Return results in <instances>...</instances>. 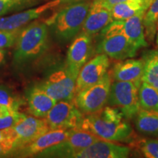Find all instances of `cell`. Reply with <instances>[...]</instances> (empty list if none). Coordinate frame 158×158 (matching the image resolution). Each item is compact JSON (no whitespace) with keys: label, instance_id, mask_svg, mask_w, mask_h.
Wrapping results in <instances>:
<instances>
[{"label":"cell","instance_id":"obj_1","mask_svg":"<svg viewBox=\"0 0 158 158\" xmlns=\"http://www.w3.org/2000/svg\"><path fill=\"white\" fill-rule=\"evenodd\" d=\"M79 127L106 141L130 142L134 139L131 125L119 110L111 106L84 116Z\"/></svg>","mask_w":158,"mask_h":158},{"label":"cell","instance_id":"obj_2","mask_svg":"<svg viewBox=\"0 0 158 158\" xmlns=\"http://www.w3.org/2000/svg\"><path fill=\"white\" fill-rule=\"evenodd\" d=\"M48 34V24L40 21L21 28L13 54L15 66L23 67L39 58L46 50Z\"/></svg>","mask_w":158,"mask_h":158},{"label":"cell","instance_id":"obj_3","mask_svg":"<svg viewBox=\"0 0 158 158\" xmlns=\"http://www.w3.org/2000/svg\"><path fill=\"white\" fill-rule=\"evenodd\" d=\"M91 2L81 1L70 4L60 10L47 21L53 35L58 41L67 43L72 40L81 30Z\"/></svg>","mask_w":158,"mask_h":158},{"label":"cell","instance_id":"obj_4","mask_svg":"<svg viewBox=\"0 0 158 158\" xmlns=\"http://www.w3.org/2000/svg\"><path fill=\"white\" fill-rule=\"evenodd\" d=\"M100 40L97 52L104 54L117 61L133 58L138 48L126 37L123 29V21H114L100 31Z\"/></svg>","mask_w":158,"mask_h":158},{"label":"cell","instance_id":"obj_5","mask_svg":"<svg viewBox=\"0 0 158 158\" xmlns=\"http://www.w3.org/2000/svg\"><path fill=\"white\" fill-rule=\"evenodd\" d=\"M140 86L137 82L114 81L110 86L108 103L119 110L126 119L133 118L141 109Z\"/></svg>","mask_w":158,"mask_h":158},{"label":"cell","instance_id":"obj_6","mask_svg":"<svg viewBox=\"0 0 158 158\" xmlns=\"http://www.w3.org/2000/svg\"><path fill=\"white\" fill-rule=\"evenodd\" d=\"M111 77L109 73L96 84L84 89L76 94L73 101L82 114H92L101 110L108 102L109 97Z\"/></svg>","mask_w":158,"mask_h":158},{"label":"cell","instance_id":"obj_7","mask_svg":"<svg viewBox=\"0 0 158 158\" xmlns=\"http://www.w3.org/2000/svg\"><path fill=\"white\" fill-rule=\"evenodd\" d=\"M100 140L95 135L80 127L69 130L68 137L60 143L40 153L39 157H72L75 153Z\"/></svg>","mask_w":158,"mask_h":158},{"label":"cell","instance_id":"obj_8","mask_svg":"<svg viewBox=\"0 0 158 158\" xmlns=\"http://www.w3.org/2000/svg\"><path fill=\"white\" fill-rule=\"evenodd\" d=\"M76 79L77 77L64 65V68L51 73L38 86L57 102L71 100L76 95Z\"/></svg>","mask_w":158,"mask_h":158},{"label":"cell","instance_id":"obj_9","mask_svg":"<svg viewBox=\"0 0 158 158\" xmlns=\"http://www.w3.org/2000/svg\"><path fill=\"white\" fill-rule=\"evenodd\" d=\"M84 117L73 100H71L56 102L45 118L50 130H70L80 127Z\"/></svg>","mask_w":158,"mask_h":158},{"label":"cell","instance_id":"obj_10","mask_svg":"<svg viewBox=\"0 0 158 158\" xmlns=\"http://www.w3.org/2000/svg\"><path fill=\"white\" fill-rule=\"evenodd\" d=\"M69 130L64 129L49 130L36 139L21 147L13 149L9 155L10 157H30L38 155L48 148L60 143L68 137Z\"/></svg>","mask_w":158,"mask_h":158},{"label":"cell","instance_id":"obj_11","mask_svg":"<svg viewBox=\"0 0 158 158\" xmlns=\"http://www.w3.org/2000/svg\"><path fill=\"white\" fill-rule=\"evenodd\" d=\"M92 36L81 31L75 37L67 54L66 67L78 77L79 71L88 62L93 52Z\"/></svg>","mask_w":158,"mask_h":158},{"label":"cell","instance_id":"obj_12","mask_svg":"<svg viewBox=\"0 0 158 158\" xmlns=\"http://www.w3.org/2000/svg\"><path fill=\"white\" fill-rule=\"evenodd\" d=\"M110 62L107 55L98 54L90 59L79 71L76 83V94L96 84L107 73Z\"/></svg>","mask_w":158,"mask_h":158},{"label":"cell","instance_id":"obj_13","mask_svg":"<svg viewBox=\"0 0 158 158\" xmlns=\"http://www.w3.org/2000/svg\"><path fill=\"white\" fill-rule=\"evenodd\" d=\"M131 148L106 140H99L85 149L75 153V158H126Z\"/></svg>","mask_w":158,"mask_h":158},{"label":"cell","instance_id":"obj_14","mask_svg":"<svg viewBox=\"0 0 158 158\" xmlns=\"http://www.w3.org/2000/svg\"><path fill=\"white\" fill-rule=\"evenodd\" d=\"M62 0H51L35 8L29 9L8 16L0 17V30H15L21 29L31 21L38 19L45 12L48 11L62 3Z\"/></svg>","mask_w":158,"mask_h":158},{"label":"cell","instance_id":"obj_15","mask_svg":"<svg viewBox=\"0 0 158 158\" xmlns=\"http://www.w3.org/2000/svg\"><path fill=\"white\" fill-rule=\"evenodd\" d=\"M13 127L18 136L13 149L36 139L50 130L45 118L36 116H25Z\"/></svg>","mask_w":158,"mask_h":158},{"label":"cell","instance_id":"obj_16","mask_svg":"<svg viewBox=\"0 0 158 158\" xmlns=\"http://www.w3.org/2000/svg\"><path fill=\"white\" fill-rule=\"evenodd\" d=\"M113 21L111 10L103 5L100 0H94L91 4L81 31L93 36L100 32Z\"/></svg>","mask_w":158,"mask_h":158},{"label":"cell","instance_id":"obj_17","mask_svg":"<svg viewBox=\"0 0 158 158\" xmlns=\"http://www.w3.org/2000/svg\"><path fill=\"white\" fill-rule=\"evenodd\" d=\"M143 59H127L116 63L112 70L114 81H133L141 84L143 73Z\"/></svg>","mask_w":158,"mask_h":158},{"label":"cell","instance_id":"obj_18","mask_svg":"<svg viewBox=\"0 0 158 158\" xmlns=\"http://www.w3.org/2000/svg\"><path fill=\"white\" fill-rule=\"evenodd\" d=\"M27 99L29 113L40 118H45L57 102L38 85H35L27 91Z\"/></svg>","mask_w":158,"mask_h":158},{"label":"cell","instance_id":"obj_19","mask_svg":"<svg viewBox=\"0 0 158 158\" xmlns=\"http://www.w3.org/2000/svg\"><path fill=\"white\" fill-rule=\"evenodd\" d=\"M145 13L146 12H141L123 21L124 34L130 42L138 49L147 46L143 23Z\"/></svg>","mask_w":158,"mask_h":158},{"label":"cell","instance_id":"obj_20","mask_svg":"<svg viewBox=\"0 0 158 158\" xmlns=\"http://www.w3.org/2000/svg\"><path fill=\"white\" fill-rule=\"evenodd\" d=\"M153 0H125L111 8L114 20L124 21L141 12H146Z\"/></svg>","mask_w":158,"mask_h":158},{"label":"cell","instance_id":"obj_21","mask_svg":"<svg viewBox=\"0 0 158 158\" xmlns=\"http://www.w3.org/2000/svg\"><path fill=\"white\" fill-rule=\"evenodd\" d=\"M136 130L143 135H158V112L141 108L135 117Z\"/></svg>","mask_w":158,"mask_h":158},{"label":"cell","instance_id":"obj_22","mask_svg":"<svg viewBox=\"0 0 158 158\" xmlns=\"http://www.w3.org/2000/svg\"><path fill=\"white\" fill-rule=\"evenodd\" d=\"M142 59L144 63L142 81L158 91V50L147 51L143 54Z\"/></svg>","mask_w":158,"mask_h":158},{"label":"cell","instance_id":"obj_23","mask_svg":"<svg viewBox=\"0 0 158 158\" xmlns=\"http://www.w3.org/2000/svg\"><path fill=\"white\" fill-rule=\"evenodd\" d=\"M139 101L141 108L158 112V91L143 81L139 88Z\"/></svg>","mask_w":158,"mask_h":158},{"label":"cell","instance_id":"obj_24","mask_svg":"<svg viewBox=\"0 0 158 158\" xmlns=\"http://www.w3.org/2000/svg\"><path fill=\"white\" fill-rule=\"evenodd\" d=\"M144 30L149 40L153 39L158 30V0H153L144 14Z\"/></svg>","mask_w":158,"mask_h":158},{"label":"cell","instance_id":"obj_25","mask_svg":"<svg viewBox=\"0 0 158 158\" xmlns=\"http://www.w3.org/2000/svg\"><path fill=\"white\" fill-rule=\"evenodd\" d=\"M21 103V100L10 88L4 85L0 86V105L10 108L14 111H19Z\"/></svg>","mask_w":158,"mask_h":158},{"label":"cell","instance_id":"obj_26","mask_svg":"<svg viewBox=\"0 0 158 158\" xmlns=\"http://www.w3.org/2000/svg\"><path fill=\"white\" fill-rule=\"evenodd\" d=\"M135 144L145 157L158 158V139L143 138L138 140Z\"/></svg>","mask_w":158,"mask_h":158},{"label":"cell","instance_id":"obj_27","mask_svg":"<svg viewBox=\"0 0 158 158\" xmlns=\"http://www.w3.org/2000/svg\"><path fill=\"white\" fill-rule=\"evenodd\" d=\"M20 29L15 30H0V48H9L15 44Z\"/></svg>","mask_w":158,"mask_h":158},{"label":"cell","instance_id":"obj_28","mask_svg":"<svg viewBox=\"0 0 158 158\" xmlns=\"http://www.w3.org/2000/svg\"><path fill=\"white\" fill-rule=\"evenodd\" d=\"M25 116L24 114L20 113L19 111H15L5 117H0V130L13 127Z\"/></svg>","mask_w":158,"mask_h":158},{"label":"cell","instance_id":"obj_29","mask_svg":"<svg viewBox=\"0 0 158 158\" xmlns=\"http://www.w3.org/2000/svg\"><path fill=\"white\" fill-rule=\"evenodd\" d=\"M26 0H0V16L16 8Z\"/></svg>","mask_w":158,"mask_h":158},{"label":"cell","instance_id":"obj_30","mask_svg":"<svg viewBox=\"0 0 158 158\" xmlns=\"http://www.w3.org/2000/svg\"><path fill=\"white\" fill-rule=\"evenodd\" d=\"M16 139H7L0 141V157L9 155L15 147Z\"/></svg>","mask_w":158,"mask_h":158},{"label":"cell","instance_id":"obj_31","mask_svg":"<svg viewBox=\"0 0 158 158\" xmlns=\"http://www.w3.org/2000/svg\"><path fill=\"white\" fill-rule=\"evenodd\" d=\"M17 134L15 133L13 127L6 128V129L0 130V141L7 139H16Z\"/></svg>","mask_w":158,"mask_h":158},{"label":"cell","instance_id":"obj_32","mask_svg":"<svg viewBox=\"0 0 158 158\" xmlns=\"http://www.w3.org/2000/svg\"><path fill=\"white\" fill-rule=\"evenodd\" d=\"M14 112L15 111L11 110L10 108L6 107L5 106H2V105H0V117H5V116H7L13 114Z\"/></svg>","mask_w":158,"mask_h":158},{"label":"cell","instance_id":"obj_33","mask_svg":"<svg viewBox=\"0 0 158 158\" xmlns=\"http://www.w3.org/2000/svg\"><path fill=\"white\" fill-rule=\"evenodd\" d=\"M100 1L102 2V3L103 4V5H105L106 7H108V8L111 10L112 7H113L114 5H116V4L117 3L122 2L125 1V0H100Z\"/></svg>","mask_w":158,"mask_h":158},{"label":"cell","instance_id":"obj_34","mask_svg":"<svg viewBox=\"0 0 158 158\" xmlns=\"http://www.w3.org/2000/svg\"><path fill=\"white\" fill-rule=\"evenodd\" d=\"M4 58H5V52H4L2 49L0 48V63H2Z\"/></svg>","mask_w":158,"mask_h":158},{"label":"cell","instance_id":"obj_35","mask_svg":"<svg viewBox=\"0 0 158 158\" xmlns=\"http://www.w3.org/2000/svg\"><path fill=\"white\" fill-rule=\"evenodd\" d=\"M156 43L158 45V30H157V39H156Z\"/></svg>","mask_w":158,"mask_h":158}]
</instances>
